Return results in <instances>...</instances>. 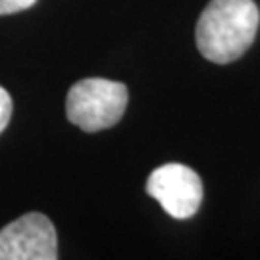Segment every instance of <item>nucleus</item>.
<instances>
[{
    "label": "nucleus",
    "mask_w": 260,
    "mask_h": 260,
    "mask_svg": "<svg viewBox=\"0 0 260 260\" xmlns=\"http://www.w3.org/2000/svg\"><path fill=\"white\" fill-rule=\"evenodd\" d=\"M258 23L252 0H212L197 23V48L214 64H232L251 48Z\"/></svg>",
    "instance_id": "obj_1"
},
{
    "label": "nucleus",
    "mask_w": 260,
    "mask_h": 260,
    "mask_svg": "<svg viewBox=\"0 0 260 260\" xmlns=\"http://www.w3.org/2000/svg\"><path fill=\"white\" fill-rule=\"evenodd\" d=\"M127 87L120 81L103 77L81 79L68 91L66 114L74 125L94 133L116 125L127 108Z\"/></svg>",
    "instance_id": "obj_2"
},
{
    "label": "nucleus",
    "mask_w": 260,
    "mask_h": 260,
    "mask_svg": "<svg viewBox=\"0 0 260 260\" xmlns=\"http://www.w3.org/2000/svg\"><path fill=\"white\" fill-rule=\"evenodd\" d=\"M147 193L174 220H189L203 203V181L193 168L185 164H164L147 179Z\"/></svg>",
    "instance_id": "obj_3"
},
{
    "label": "nucleus",
    "mask_w": 260,
    "mask_h": 260,
    "mask_svg": "<svg viewBox=\"0 0 260 260\" xmlns=\"http://www.w3.org/2000/svg\"><path fill=\"white\" fill-rule=\"evenodd\" d=\"M58 239L45 214L29 212L0 230V260H56Z\"/></svg>",
    "instance_id": "obj_4"
},
{
    "label": "nucleus",
    "mask_w": 260,
    "mask_h": 260,
    "mask_svg": "<svg viewBox=\"0 0 260 260\" xmlns=\"http://www.w3.org/2000/svg\"><path fill=\"white\" fill-rule=\"evenodd\" d=\"M12 108H14L12 96H10V93L4 89V87H0V133L6 129V125L10 123Z\"/></svg>",
    "instance_id": "obj_5"
},
{
    "label": "nucleus",
    "mask_w": 260,
    "mask_h": 260,
    "mask_svg": "<svg viewBox=\"0 0 260 260\" xmlns=\"http://www.w3.org/2000/svg\"><path fill=\"white\" fill-rule=\"evenodd\" d=\"M35 4H37V0H0V16L16 14V12L27 10Z\"/></svg>",
    "instance_id": "obj_6"
}]
</instances>
